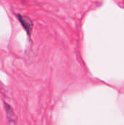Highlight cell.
Wrapping results in <instances>:
<instances>
[{
    "mask_svg": "<svg viewBox=\"0 0 124 125\" xmlns=\"http://www.w3.org/2000/svg\"><path fill=\"white\" fill-rule=\"evenodd\" d=\"M17 17H18V21L23 26V27L25 29V30L28 33V34L30 35L31 32L32 26H33V23H32L31 20L29 17L23 16L21 15H17Z\"/></svg>",
    "mask_w": 124,
    "mask_h": 125,
    "instance_id": "6da1fadb",
    "label": "cell"
},
{
    "mask_svg": "<svg viewBox=\"0 0 124 125\" xmlns=\"http://www.w3.org/2000/svg\"><path fill=\"white\" fill-rule=\"evenodd\" d=\"M4 105H5L4 107H5V111H6V113H7V118L10 120V122H11L14 119V112H13V111H12L10 105H9L8 104H7L5 103H4Z\"/></svg>",
    "mask_w": 124,
    "mask_h": 125,
    "instance_id": "7a4b0ae2",
    "label": "cell"
}]
</instances>
